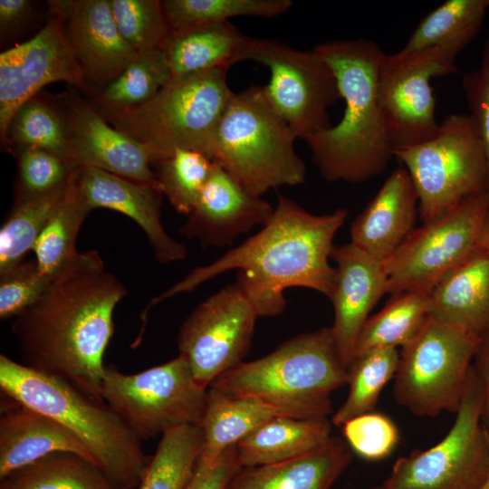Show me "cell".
<instances>
[{"instance_id":"obj_1","label":"cell","mask_w":489,"mask_h":489,"mask_svg":"<svg viewBox=\"0 0 489 489\" xmlns=\"http://www.w3.org/2000/svg\"><path fill=\"white\" fill-rule=\"evenodd\" d=\"M126 294L97 251L78 252L14 317L12 332L24 364L104 402L103 356L114 332V310Z\"/></svg>"},{"instance_id":"obj_2","label":"cell","mask_w":489,"mask_h":489,"mask_svg":"<svg viewBox=\"0 0 489 489\" xmlns=\"http://www.w3.org/2000/svg\"><path fill=\"white\" fill-rule=\"evenodd\" d=\"M349 211L338 208L326 215L307 212L293 200L278 196L270 220L262 229L214 263L197 266L165 292L153 298L142 315L157 303L230 270H238L236 282L258 317H274L286 306L283 292L305 287L331 297L335 268L329 259L337 231Z\"/></svg>"},{"instance_id":"obj_3","label":"cell","mask_w":489,"mask_h":489,"mask_svg":"<svg viewBox=\"0 0 489 489\" xmlns=\"http://www.w3.org/2000/svg\"><path fill=\"white\" fill-rule=\"evenodd\" d=\"M313 50L333 71L345 102L336 125L304 139L314 165L330 182L360 183L381 174L393 158L376 91L384 52L369 39L330 41Z\"/></svg>"},{"instance_id":"obj_4","label":"cell","mask_w":489,"mask_h":489,"mask_svg":"<svg viewBox=\"0 0 489 489\" xmlns=\"http://www.w3.org/2000/svg\"><path fill=\"white\" fill-rule=\"evenodd\" d=\"M0 388L14 401L62 426L117 489H135L151 455L121 418L69 382L0 355Z\"/></svg>"},{"instance_id":"obj_5","label":"cell","mask_w":489,"mask_h":489,"mask_svg":"<svg viewBox=\"0 0 489 489\" xmlns=\"http://www.w3.org/2000/svg\"><path fill=\"white\" fill-rule=\"evenodd\" d=\"M331 327L297 335L269 354L217 377L209 387L259 398L296 418L328 417L331 394L347 385Z\"/></svg>"},{"instance_id":"obj_6","label":"cell","mask_w":489,"mask_h":489,"mask_svg":"<svg viewBox=\"0 0 489 489\" xmlns=\"http://www.w3.org/2000/svg\"><path fill=\"white\" fill-rule=\"evenodd\" d=\"M297 138L270 104L263 86L234 93L218 125L211 159L250 194L261 197L305 180Z\"/></svg>"},{"instance_id":"obj_7","label":"cell","mask_w":489,"mask_h":489,"mask_svg":"<svg viewBox=\"0 0 489 489\" xmlns=\"http://www.w3.org/2000/svg\"><path fill=\"white\" fill-rule=\"evenodd\" d=\"M227 71L174 77L149 101L109 112V119L148 149L152 165L177 149L197 151L211 159L218 125L235 93Z\"/></svg>"},{"instance_id":"obj_8","label":"cell","mask_w":489,"mask_h":489,"mask_svg":"<svg viewBox=\"0 0 489 489\" xmlns=\"http://www.w3.org/2000/svg\"><path fill=\"white\" fill-rule=\"evenodd\" d=\"M408 172L423 223L488 189L484 149L469 114L452 113L427 141L393 151Z\"/></svg>"},{"instance_id":"obj_9","label":"cell","mask_w":489,"mask_h":489,"mask_svg":"<svg viewBox=\"0 0 489 489\" xmlns=\"http://www.w3.org/2000/svg\"><path fill=\"white\" fill-rule=\"evenodd\" d=\"M484 393L474 366L455 420L434 446L399 457L371 489H478L489 479V433L483 424Z\"/></svg>"},{"instance_id":"obj_10","label":"cell","mask_w":489,"mask_h":489,"mask_svg":"<svg viewBox=\"0 0 489 489\" xmlns=\"http://www.w3.org/2000/svg\"><path fill=\"white\" fill-rule=\"evenodd\" d=\"M207 389L195 380L187 360H173L139 373L105 367L103 401L140 440L188 425L199 426Z\"/></svg>"},{"instance_id":"obj_11","label":"cell","mask_w":489,"mask_h":489,"mask_svg":"<svg viewBox=\"0 0 489 489\" xmlns=\"http://www.w3.org/2000/svg\"><path fill=\"white\" fill-rule=\"evenodd\" d=\"M480 344L472 335L429 318L401 348L394 376L395 400L419 417L456 413Z\"/></svg>"},{"instance_id":"obj_12","label":"cell","mask_w":489,"mask_h":489,"mask_svg":"<svg viewBox=\"0 0 489 489\" xmlns=\"http://www.w3.org/2000/svg\"><path fill=\"white\" fill-rule=\"evenodd\" d=\"M489 213V190L415 228L385 261L387 293H430L452 270L479 248L480 234Z\"/></svg>"},{"instance_id":"obj_13","label":"cell","mask_w":489,"mask_h":489,"mask_svg":"<svg viewBox=\"0 0 489 489\" xmlns=\"http://www.w3.org/2000/svg\"><path fill=\"white\" fill-rule=\"evenodd\" d=\"M266 66V99L297 139L331 127L329 108L340 99L329 64L312 49L297 50L274 39L250 37L244 61Z\"/></svg>"},{"instance_id":"obj_14","label":"cell","mask_w":489,"mask_h":489,"mask_svg":"<svg viewBox=\"0 0 489 489\" xmlns=\"http://www.w3.org/2000/svg\"><path fill=\"white\" fill-rule=\"evenodd\" d=\"M457 72L455 62L437 48L382 53L376 91L393 151L427 141L437 134L440 123L430 81Z\"/></svg>"},{"instance_id":"obj_15","label":"cell","mask_w":489,"mask_h":489,"mask_svg":"<svg viewBox=\"0 0 489 489\" xmlns=\"http://www.w3.org/2000/svg\"><path fill=\"white\" fill-rule=\"evenodd\" d=\"M257 318L235 281L201 302L185 320L178 351L199 386L207 389L217 377L243 362Z\"/></svg>"},{"instance_id":"obj_16","label":"cell","mask_w":489,"mask_h":489,"mask_svg":"<svg viewBox=\"0 0 489 489\" xmlns=\"http://www.w3.org/2000/svg\"><path fill=\"white\" fill-rule=\"evenodd\" d=\"M43 27L31 39L0 54V132L4 141L19 108L45 85L85 79L68 42L64 18L54 2Z\"/></svg>"},{"instance_id":"obj_17","label":"cell","mask_w":489,"mask_h":489,"mask_svg":"<svg viewBox=\"0 0 489 489\" xmlns=\"http://www.w3.org/2000/svg\"><path fill=\"white\" fill-rule=\"evenodd\" d=\"M331 258L336 264L334 288L329 298L334 308L331 329L338 356L347 369L370 311L387 293L388 273L385 262L352 243L334 246Z\"/></svg>"},{"instance_id":"obj_18","label":"cell","mask_w":489,"mask_h":489,"mask_svg":"<svg viewBox=\"0 0 489 489\" xmlns=\"http://www.w3.org/2000/svg\"><path fill=\"white\" fill-rule=\"evenodd\" d=\"M273 210L270 203L250 194L216 163L180 233L205 247L225 246L252 228L266 225Z\"/></svg>"},{"instance_id":"obj_19","label":"cell","mask_w":489,"mask_h":489,"mask_svg":"<svg viewBox=\"0 0 489 489\" xmlns=\"http://www.w3.org/2000/svg\"><path fill=\"white\" fill-rule=\"evenodd\" d=\"M67 125L73 164L158 187L148 149L110 125L91 105L74 101Z\"/></svg>"},{"instance_id":"obj_20","label":"cell","mask_w":489,"mask_h":489,"mask_svg":"<svg viewBox=\"0 0 489 489\" xmlns=\"http://www.w3.org/2000/svg\"><path fill=\"white\" fill-rule=\"evenodd\" d=\"M77 187L91 209L118 211L144 231L156 259L162 264L183 260L186 247L172 238L160 220L161 191L152 185L131 181L92 167L78 166Z\"/></svg>"},{"instance_id":"obj_21","label":"cell","mask_w":489,"mask_h":489,"mask_svg":"<svg viewBox=\"0 0 489 489\" xmlns=\"http://www.w3.org/2000/svg\"><path fill=\"white\" fill-rule=\"evenodd\" d=\"M85 81L108 85L138 53L123 40L109 0L55 1Z\"/></svg>"},{"instance_id":"obj_22","label":"cell","mask_w":489,"mask_h":489,"mask_svg":"<svg viewBox=\"0 0 489 489\" xmlns=\"http://www.w3.org/2000/svg\"><path fill=\"white\" fill-rule=\"evenodd\" d=\"M417 196L404 167L394 169L351 224V242L370 256L387 261L415 229Z\"/></svg>"},{"instance_id":"obj_23","label":"cell","mask_w":489,"mask_h":489,"mask_svg":"<svg viewBox=\"0 0 489 489\" xmlns=\"http://www.w3.org/2000/svg\"><path fill=\"white\" fill-rule=\"evenodd\" d=\"M430 318L489 340V251L479 247L429 293Z\"/></svg>"},{"instance_id":"obj_24","label":"cell","mask_w":489,"mask_h":489,"mask_svg":"<svg viewBox=\"0 0 489 489\" xmlns=\"http://www.w3.org/2000/svg\"><path fill=\"white\" fill-rule=\"evenodd\" d=\"M53 453H72L93 463L57 422L5 397L0 417V479Z\"/></svg>"},{"instance_id":"obj_25","label":"cell","mask_w":489,"mask_h":489,"mask_svg":"<svg viewBox=\"0 0 489 489\" xmlns=\"http://www.w3.org/2000/svg\"><path fill=\"white\" fill-rule=\"evenodd\" d=\"M353 454L345 439L331 436L303 455L241 467L225 489H331L350 465Z\"/></svg>"},{"instance_id":"obj_26","label":"cell","mask_w":489,"mask_h":489,"mask_svg":"<svg viewBox=\"0 0 489 489\" xmlns=\"http://www.w3.org/2000/svg\"><path fill=\"white\" fill-rule=\"evenodd\" d=\"M250 37L230 21L170 30L163 45L172 77L229 69L244 61Z\"/></svg>"},{"instance_id":"obj_27","label":"cell","mask_w":489,"mask_h":489,"mask_svg":"<svg viewBox=\"0 0 489 489\" xmlns=\"http://www.w3.org/2000/svg\"><path fill=\"white\" fill-rule=\"evenodd\" d=\"M332 426L328 417H275L237 442L239 464L252 467L303 455L331 436Z\"/></svg>"},{"instance_id":"obj_28","label":"cell","mask_w":489,"mask_h":489,"mask_svg":"<svg viewBox=\"0 0 489 489\" xmlns=\"http://www.w3.org/2000/svg\"><path fill=\"white\" fill-rule=\"evenodd\" d=\"M286 417L255 398L234 397L209 387L200 427L203 448L199 460L209 462L264 423Z\"/></svg>"},{"instance_id":"obj_29","label":"cell","mask_w":489,"mask_h":489,"mask_svg":"<svg viewBox=\"0 0 489 489\" xmlns=\"http://www.w3.org/2000/svg\"><path fill=\"white\" fill-rule=\"evenodd\" d=\"M489 0H446L426 14L402 48H437L452 60L479 34Z\"/></svg>"},{"instance_id":"obj_30","label":"cell","mask_w":489,"mask_h":489,"mask_svg":"<svg viewBox=\"0 0 489 489\" xmlns=\"http://www.w3.org/2000/svg\"><path fill=\"white\" fill-rule=\"evenodd\" d=\"M429 318V293L405 292L392 295L365 322L355 355L375 349L402 348L417 337Z\"/></svg>"},{"instance_id":"obj_31","label":"cell","mask_w":489,"mask_h":489,"mask_svg":"<svg viewBox=\"0 0 489 489\" xmlns=\"http://www.w3.org/2000/svg\"><path fill=\"white\" fill-rule=\"evenodd\" d=\"M0 480V489H117L95 464L72 453L51 454Z\"/></svg>"},{"instance_id":"obj_32","label":"cell","mask_w":489,"mask_h":489,"mask_svg":"<svg viewBox=\"0 0 489 489\" xmlns=\"http://www.w3.org/2000/svg\"><path fill=\"white\" fill-rule=\"evenodd\" d=\"M76 168L62 198L33 248L38 268L52 278L78 253L77 235L91 210L77 187Z\"/></svg>"},{"instance_id":"obj_33","label":"cell","mask_w":489,"mask_h":489,"mask_svg":"<svg viewBox=\"0 0 489 489\" xmlns=\"http://www.w3.org/2000/svg\"><path fill=\"white\" fill-rule=\"evenodd\" d=\"M202 448L200 426H183L164 433L135 489H186Z\"/></svg>"},{"instance_id":"obj_34","label":"cell","mask_w":489,"mask_h":489,"mask_svg":"<svg viewBox=\"0 0 489 489\" xmlns=\"http://www.w3.org/2000/svg\"><path fill=\"white\" fill-rule=\"evenodd\" d=\"M399 360L396 348L370 350L356 354L347 369L349 393L332 414L331 423L341 427L360 415L373 412L380 392L394 379Z\"/></svg>"},{"instance_id":"obj_35","label":"cell","mask_w":489,"mask_h":489,"mask_svg":"<svg viewBox=\"0 0 489 489\" xmlns=\"http://www.w3.org/2000/svg\"><path fill=\"white\" fill-rule=\"evenodd\" d=\"M172 78L163 48L138 53L122 72L105 86L100 102L108 112L135 108L151 100Z\"/></svg>"},{"instance_id":"obj_36","label":"cell","mask_w":489,"mask_h":489,"mask_svg":"<svg viewBox=\"0 0 489 489\" xmlns=\"http://www.w3.org/2000/svg\"><path fill=\"white\" fill-rule=\"evenodd\" d=\"M66 188L14 200L0 230V273L24 262V255L33 250Z\"/></svg>"},{"instance_id":"obj_37","label":"cell","mask_w":489,"mask_h":489,"mask_svg":"<svg viewBox=\"0 0 489 489\" xmlns=\"http://www.w3.org/2000/svg\"><path fill=\"white\" fill-rule=\"evenodd\" d=\"M216 163L206 155L189 149H177L152 166L158 186L173 207L188 216L195 208Z\"/></svg>"},{"instance_id":"obj_38","label":"cell","mask_w":489,"mask_h":489,"mask_svg":"<svg viewBox=\"0 0 489 489\" xmlns=\"http://www.w3.org/2000/svg\"><path fill=\"white\" fill-rule=\"evenodd\" d=\"M170 30L227 22L237 16L274 18L292 5L290 0H166L162 1Z\"/></svg>"},{"instance_id":"obj_39","label":"cell","mask_w":489,"mask_h":489,"mask_svg":"<svg viewBox=\"0 0 489 489\" xmlns=\"http://www.w3.org/2000/svg\"><path fill=\"white\" fill-rule=\"evenodd\" d=\"M8 139L19 149H44L72 163L67 120L40 100L33 98L19 108L11 121Z\"/></svg>"},{"instance_id":"obj_40","label":"cell","mask_w":489,"mask_h":489,"mask_svg":"<svg viewBox=\"0 0 489 489\" xmlns=\"http://www.w3.org/2000/svg\"><path fill=\"white\" fill-rule=\"evenodd\" d=\"M114 20L126 43L136 53L162 48L170 27L162 1L109 0Z\"/></svg>"},{"instance_id":"obj_41","label":"cell","mask_w":489,"mask_h":489,"mask_svg":"<svg viewBox=\"0 0 489 489\" xmlns=\"http://www.w3.org/2000/svg\"><path fill=\"white\" fill-rule=\"evenodd\" d=\"M77 165L41 149H19L15 200L64 189Z\"/></svg>"},{"instance_id":"obj_42","label":"cell","mask_w":489,"mask_h":489,"mask_svg":"<svg viewBox=\"0 0 489 489\" xmlns=\"http://www.w3.org/2000/svg\"><path fill=\"white\" fill-rule=\"evenodd\" d=\"M341 427L344 439L353 453L368 461L388 457L399 443L397 425L382 413L373 411L360 415Z\"/></svg>"},{"instance_id":"obj_43","label":"cell","mask_w":489,"mask_h":489,"mask_svg":"<svg viewBox=\"0 0 489 489\" xmlns=\"http://www.w3.org/2000/svg\"><path fill=\"white\" fill-rule=\"evenodd\" d=\"M52 279L40 271L35 261L22 262L0 273V318H14L33 305Z\"/></svg>"},{"instance_id":"obj_44","label":"cell","mask_w":489,"mask_h":489,"mask_svg":"<svg viewBox=\"0 0 489 489\" xmlns=\"http://www.w3.org/2000/svg\"><path fill=\"white\" fill-rule=\"evenodd\" d=\"M462 86L488 164L489 190V38L483 48L479 67L464 75Z\"/></svg>"},{"instance_id":"obj_45","label":"cell","mask_w":489,"mask_h":489,"mask_svg":"<svg viewBox=\"0 0 489 489\" xmlns=\"http://www.w3.org/2000/svg\"><path fill=\"white\" fill-rule=\"evenodd\" d=\"M235 445L209 462L198 460L186 489H225L240 470Z\"/></svg>"},{"instance_id":"obj_46","label":"cell","mask_w":489,"mask_h":489,"mask_svg":"<svg viewBox=\"0 0 489 489\" xmlns=\"http://www.w3.org/2000/svg\"><path fill=\"white\" fill-rule=\"evenodd\" d=\"M473 366L483 387L484 404L482 420L489 433V340L480 344L475 356Z\"/></svg>"},{"instance_id":"obj_47","label":"cell","mask_w":489,"mask_h":489,"mask_svg":"<svg viewBox=\"0 0 489 489\" xmlns=\"http://www.w3.org/2000/svg\"><path fill=\"white\" fill-rule=\"evenodd\" d=\"M31 11V2L27 0H1V31L9 30L20 24Z\"/></svg>"},{"instance_id":"obj_48","label":"cell","mask_w":489,"mask_h":489,"mask_svg":"<svg viewBox=\"0 0 489 489\" xmlns=\"http://www.w3.org/2000/svg\"><path fill=\"white\" fill-rule=\"evenodd\" d=\"M478 244L479 247L489 251V213L484 223Z\"/></svg>"},{"instance_id":"obj_49","label":"cell","mask_w":489,"mask_h":489,"mask_svg":"<svg viewBox=\"0 0 489 489\" xmlns=\"http://www.w3.org/2000/svg\"><path fill=\"white\" fill-rule=\"evenodd\" d=\"M478 489H489V479Z\"/></svg>"}]
</instances>
